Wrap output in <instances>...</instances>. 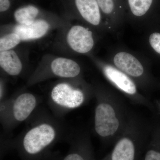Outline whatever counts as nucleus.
I'll return each mask as SVG.
<instances>
[{
  "mask_svg": "<svg viewBox=\"0 0 160 160\" xmlns=\"http://www.w3.org/2000/svg\"><path fill=\"white\" fill-rule=\"evenodd\" d=\"M55 136V130L51 125L40 124L26 133L23 140L24 148L28 153L36 154L51 144Z\"/></svg>",
  "mask_w": 160,
  "mask_h": 160,
  "instance_id": "f257e3e1",
  "label": "nucleus"
},
{
  "mask_svg": "<svg viewBox=\"0 0 160 160\" xmlns=\"http://www.w3.org/2000/svg\"><path fill=\"white\" fill-rule=\"evenodd\" d=\"M119 126V122L110 105L102 103L97 106L95 114V128L98 134L104 137L111 135L117 131Z\"/></svg>",
  "mask_w": 160,
  "mask_h": 160,
  "instance_id": "f03ea898",
  "label": "nucleus"
},
{
  "mask_svg": "<svg viewBox=\"0 0 160 160\" xmlns=\"http://www.w3.org/2000/svg\"><path fill=\"white\" fill-rule=\"evenodd\" d=\"M52 101L62 107L74 109L81 106L84 100L83 92L74 89L66 83H61L55 86L51 92Z\"/></svg>",
  "mask_w": 160,
  "mask_h": 160,
  "instance_id": "7ed1b4c3",
  "label": "nucleus"
},
{
  "mask_svg": "<svg viewBox=\"0 0 160 160\" xmlns=\"http://www.w3.org/2000/svg\"><path fill=\"white\" fill-rule=\"evenodd\" d=\"M67 41L70 48L79 53H87L94 46L91 32L82 26H72L67 34Z\"/></svg>",
  "mask_w": 160,
  "mask_h": 160,
  "instance_id": "20e7f679",
  "label": "nucleus"
},
{
  "mask_svg": "<svg viewBox=\"0 0 160 160\" xmlns=\"http://www.w3.org/2000/svg\"><path fill=\"white\" fill-rule=\"evenodd\" d=\"M115 65L127 74L135 77L141 76L144 72V68L139 61L132 55L122 52L115 56Z\"/></svg>",
  "mask_w": 160,
  "mask_h": 160,
  "instance_id": "39448f33",
  "label": "nucleus"
},
{
  "mask_svg": "<svg viewBox=\"0 0 160 160\" xmlns=\"http://www.w3.org/2000/svg\"><path fill=\"white\" fill-rule=\"evenodd\" d=\"M49 28V25L44 20H35L29 25H20L16 26L14 32L19 36L21 40L35 39L46 34Z\"/></svg>",
  "mask_w": 160,
  "mask_h": 160,
  "instance_id": "423d86ee",
  "label": "nucleus"
},
{
  "mask_svg": "<svg viewBox=\"0 0 160 160\" xmlns=\"http://www.w3.org/2000/svg\"><path fill=\"white\" fill-rule=\"evenodd\" d=\"M37 104V100L33 95L29 93L20 95L15 101L12 108L13 116L16 120L20 122L26 119Z\"/></svg>",
  "mask_w": 160,
  "mask_h": 160,
  "instance_id": "0eeeda50",
  "label": "nucleus"
},
{
  "mask_svg": "<svg viewBox=\"0 0 160 160\" xmlns=\"http://www.w3.org/2000/svg\"><path fill=\"white\" fill-rule=\"evenodd\" d=\"M106 76L117 87L126 93L134 94L137 89L134 83L128 76L122 72L110 66L104 68Z\"/></svg>",
  "mask_w": 160,
  "mask_h": 160,
  "instance_id": "6e6552de",
  "label": "nucleus"
},
{
  "mask_svg": "<svg viewBox=\"0 0 160 160\" xmlns=\"http://www.w3.org/2000/svg\"><path fill=\"white\" fill-rule=\"evenodd\" d=\"M51 69L53 73L62 78H74L79 74L81 69L77 63L66 58H58L52 61Z\"/></svg>",
  "mask_w": 160,
  "mask_h": 160,
  "instance_id": "1a4fd4ad",
  "label": "nucleus"
},
{
  "mask_svg": "<svg viewBox=\"0 0 160 160\" xmlns=\"http://www.w3.org/2000/svg\"><path fill=\"white\" fill-rule=\"evenodd\" d=\"M75 3L84 19L94 26L99 24L101 14L97 0H75Z\"/></svg>",
  "mask_w": 160,
  "mask_h": 160,
  "instance_id": "9d476101",
  "label": "nucleus"
},
{
  "mask_svg": "<svg viewBox=\"0 0 160 160\" xmlns=\"http://www.w3.org/2000/svg\"><path fill=\"white\" fill-rule=\"evenodd\" d=\"M0 65L4 71L11 76L18 75L22 69V62L13 50L1 52Z\"/></svg>",
  "mask_w": 160,
  "mask_h": 160,
  "instance_id": "9b49d317",
  "label": "nucleus"
},
{
  "mask_svg": "<svg viewBox=\"0 0 160 160\" xmlns=\"http://www.w3.org/2000/svg\"><path fill=\"white\" fill-rule=\"evenodd\" d=\"M135 147L131 140L124 138L115 146L111 160H134Z\"/></svg>",
  "mask_w": 160,
  "mask_h": 160,
  "instance_id": "f8f14e48",
  "label": "nucleus"
},
{
  "mask_svg": "<svg viewBox=\"0 0 160 160\" xmlns=\"http://www.w3.org/2000/svg\"><path fill=\"white\" fill-rule=\"evenodd\" d=\"M38 9L33 6L20 8L16 11L14 18L20 25H28L33 23L38 14Z\"/></svg>",
  "mask_w": 160,
  "mask_h": 160,
  "instance_id": "ddd939ff",
  "label": "nucleus"
},
{
  "mask_svg": "<svg viewBox=\"0 0 160 160\" xmlns=\"http://www.w3.org/2000/svg\"><path fill=\"white\" fill-rule=\"evenodd\" d=\"M153 0H128L132 13L136 16L146 14L151 7Z\"/></svg>",
  "mask_w": 160,
  "mask_h": 160,
  "instance_id": "4468645a",
  "label": "nucleus"
},
{
  "mask_svg": "<svg viewBox=\"0 0 160 160\" xmlns=\"http://www.w3.org/2000/svg\"><path fill=\"white\" fill-rule=\"evenodd\" d=\"M18 35L13 32L6 35L0 39V50L1 52L7 51L14 48L21 42Z\"/></svg>",
  "mask_w": 160,
  "mask_h": 160,
  "instance_id": "2eb2a0df",
  "label": "nucleus"
},
{
  "mask_svg": "<svg viewBox=\"0 0 160 160\" xmlns=\"http://www.w3.org/2000/svg\"><path fill=\"white\" fill-rule=\"evenodd\" d=\"M99 6L106 14H110L114 8L112 0H97Z\"/></svg>",
  "mask_w": 160,
  "mask_h": 160,
  "instance_id": "dca6fc26",
  "label": "nucleus"
},
{
  "mask_svg": "<svg viewBox=\"0 0 160 160\" xmlns=\"http://www.w3.org/2000/svg\"><path fill=\"white\" fill-rule=\"evenodd\" d=\"M149 42L152 49L160 54V33L154 32L150 35Z\"/></svg>",
  "mask_w": 160,
  "mask_h": 160,
  "instance_id": "f3484780",
  "label": "nucleus"
},
{
  "mask_svg": "<svg viewBox=\"0 0 160 160\" xmlns=\"http://www.w3.org/2000/svg\"><path fill=\"white\" fill-rule=\"evenodd\" d=\"M145 160H160V152L150 150L146 153Z\"/></svg>",
  "mask_w": 160,
  "mask_h": 160,
  "instance_id": "a211bd4d",
  "label": "nucleus"
},
{
  "mask_svg": "<svg viewBox=\"0 0 160 160\" xmlns=\"http://www.w3.org/2000/svg\"><path fill=\"white\" fill-rule=\"evenodd\" d=\"M10 6L9 0H0V11L5 12L9 9Z\"/></svg>",
  "mask_w": 160,
  "mask_h": 160,
  "instance_id": "6ab92c4d",
  "label": "nucleus"
},
{
  "mask_svg": "<svg viewBox=\"0 0 160 160\" xmlns=\"http://www.w3.org/2000/svg\"><path fill=\"white\" fill-rule=\"evenodd\" d=\"M64 160H84L81 156L77 153H72L68 155Z\"/></svg>",
  "mask_w": 160,
  "mask_h": 160,
  "instance_id": "aec40b11",
  "label": "nucleus"
}]
</instances>
